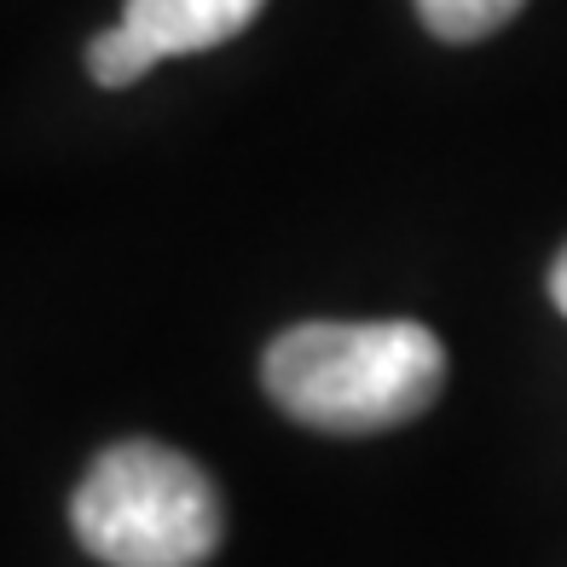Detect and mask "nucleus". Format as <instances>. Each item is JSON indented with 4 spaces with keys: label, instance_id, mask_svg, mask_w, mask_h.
I'll use <instances>...</instances> for the list:
<instances>
[{
    "label": "nucleus",
    "instance_id": "f257e3e1",
    "mask_svg": "<svg viewBox=\"0 0 567 567\" xmlns=\"http://www.w3.org/2000/svg\"><path fill=\"white\" fill-rule=\"evenodd\" d=\"M261 382L284 417L324 434H377L400 429L441 400L446 348L417 319L371 324H296L272 337Z\"/></svg>",
    "mask_w": 567,
    "mask_h": 567
},
{
    "label": "nucleus",
    "instance_id": "f03ea898",
    "mask_svg": "<svg viewBox=\"0 0 567 567\" xmlns=\"http://www.w3.org/2000/svg\"><path fill=\"white\" fill-rule=\"evenodd\" d=\"M70 527L105 567H203L220 550V493L186 452L122 441L82 475Z\"/></svg>",
    "mask_w": 567,
    "mask_h": 567
},
{
    "label": "nucleus",
    "instance_id": "7ed1b4c3",
    "mask_svg": "<svg viewBox=\"0 0 567 567\" xmlns=\"http://www.w3.org/2000/svg\"><path fill=\"white\" fill-rule=\"evenodd\" d=\"M267 0H127L122 23L134 30L157 59H186L226 47L261 18Z\"/></svg>",
    "mask_w": 567,
    "mask_h": 567
},
{
    "label": "nucleus",
    "instance_id": "20e7f679",
    "mask_svg": "<svg viewBox=\"0 0 567 567\" xmlns=\"http://www.w3.org/2000/svg\"><path fill=\"white\" fill-rule=\"evenodd\" d=\"M515 12H522V0H417V18L441 41H481L504 30Z\"/></svg>",
    "mask_w": 567,
    "mask_h": 567
},
{
    "label": "nucleus",
    "instance_id": "39448f33",
    "mask_svg": "<svg viewBox=\"0 0 567 567\" xmlns=\"http://www.w3.org/2000/svg\"><path fill=\"white\" fill-rule=\"evenodd\" d=\"M151 64H163V59L151 53V47L127 30V23H116V30H105V35H93V47H87V70H93L99 87H134Z\"/></svg>",
    "mask_w": 567,
    "mask_h": 567
},
{
    "label": "nucleus",
    "instance_id": "423d86ee",
    "mask_svg": "<svg viewBox=\"0 0 567 567\" xmlns=\"http://www.w3.org/2000/svg\"><path fill=\"white\" fill-rule=\"evenodd\" d=\"M550 301L561 307V319H567V249L556 255V267H550Z\"/></svg>",
    "mask_w": 567,
    "mask_h": 567
}]
</instances>
